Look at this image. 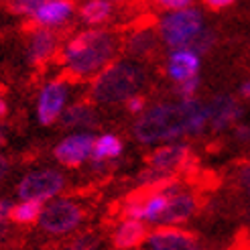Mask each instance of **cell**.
I'll use <instances>...</instances> for the list:
<instances>
[{
  "mask_svg": "<svg viewBox=\"0 0 250 250\" xmlns=\"http://www.w3.org/2000/svg\"><path fill=\"white\" fill-rule=\"evenodd\" d=\"M242 189H244V191H246V195H248V197H250V183H246V185H244V187H242Z\"/></svg>",
  "mask_w": 250,
  "mask_h": 250,
  "instance_id": "d6a6232c",
  "label": "cell"
},
{
  "mask_svg": "<svg viewBox=\"0 0 250 250\" xmlns=\"http://www.w3.org/2000/svg\"><path fill=\"white\" fill-rule=\"evenodd\" d=\"M155 2H157L161 8H165V10L169 12V10H183V8H189V6H193L195 0H155Z\"/></svg>",
  "mask_w": 250,
  "mask_h": 250,
  "instance_id": "484cf974",
  "label": "cell"
},
{
  "mask_svg": "<svg viewBox=\"0 0 250 250\" xmlns=\"http://www.w3.org/2000/svg\"><path fill=\"white\" fill-rule=\"evenodd\" d=\"M145 83V69L134 59H118L100 71L92 82L90 98L94 104L114 106L124 104L128 98L139 94Z\"/></svg>",
  "mask_w": 250,
  "mask_h": 250,
  "instance_id": "277c9868",
  "label": "cell"
},
{
  "mask_svg": "<svg viewBox=\"0 0 250 250\" xmlns=\"http://www.w3.org/2000/svg\"><path fill=\"white\" fill-rule=\"evenodd\" d=\"M242 106L240 102L230 94H218L209 100L208 104V114H209V124L208 126L214 132H224L230 126H234L242 116Z\"/></svg>",
  "mask_w": 250,
  "mask_h": 250,
  "instance_id": "8fae6325",
  "label": "cell"
},
{
  "mask_svg": "<svg viewBox=\"0 0 250 250\" xmlns=\"http://www.w3.org/2000/svg\"><path fill=\"white\" fill-rule=\"evenodd\" d=\"M157 47V35L151 29H143L141 33L132 35L126 43V51L132 57H145L151 55V51Z\"/></svg>",
  "mask_w": 250,
  "mask_h": 250,
  "instance_id": "44dd1931",
  "label": "cell"
},
{
  "mask_svg": "<svg viewBox=\"0 0 250 250\" xmlns=\"http://www.w3.org/2000/svg\"><path fill=\"white\" fill-rule=\"evenodd\" d=\"M45 2H47V0H10V10L17 12V15L33 17Z\"/></svg>",
  "mask_w": 250,
  "mask_h": 250,
  "instance_id": "7402d4cb",
  "label": "cell"
},
{
  "mask_svg": "<svg viewBox=\"0 0 250 250\" xmlns=\"http://www.w3.org/2000/svg\"><path fill=\"white\" fill-rule=\"evenodd\" d=\"M41 211H43V204L39 202H19V204H12L8 220L21 224V226H29V224H35L39 220Z\"/></svg>",
  "mask_w": 250,
  "mask_h": 250,
  "instance_id": "ffe728a7",
  "label": "cell"
},
{
  "mask_svg": "<svg viewBox=\"0 0 250 250\" xmlns=\"http://www.w3.org/2000/svg\"><path fill=\"white\" fill-rule=\"evenodd\" d=\"M124 106H126V110L130 112V114H143V112L146 110V100L143 94H134L132 98H128L126 102H124Z\"/></svg>",
  "mask_w": 250,
  "mask_h": 250,
  "instance_id": "d4e9b609",
  "label": "cell"
},
{
  "mask_svg": "<svg viewBox=\"0 0 250 250\" xmlns=\"http://www.w3.org/2000/svg\"><path fill=\"white\" fill-rule=\"evenodd\" d=\"M189 151H191L189 145L179 141L159 145L146 159V167H148L146 177L151 179V183L173 177V173L183 169L185 163L189 161Z\"/></svg>",
  "mask_w": 250,
  "mask_h": 250,
  "instance_id": "52a82bcc",
  "label": "cell"
},
{
  "mask_svg": "<svg viewBox=\"0 0 250 250\" xmlns=\"http://www.w3.org/2000/svg\"><path fill=\"white\" fill-rule=\"evenodd\" d=\"M234 141H238L242 145L250 143V124H244V122L236 124V126H234Z\"/></svg>",
  "mask_w": 250,
  "mask_h": 250,
  "instance_id": "4316f807",
  "label": "cell"
},
{
  "mask_svg": "<svg viewBox=\"0 0 250 250\" xmlns=\"http://www.w3.org/2000/svg\"><path fill=\"white\" fill-rule=\"evenodd\" d=\"M248 248H250V240H248Z\"/></svg>",
  "mask_w": 250,
  "mask_h": 250,
  "instance_id": "d590c367",
  "label": "cell"
},
{
  "mask_svg": "<svg viewBox=\"0 0 250 250\" xmlns=\"http://www.w3.org/2000/svg\"><path fill=\"white\" fill-rule=\"evenodd\" d=\"M148 236L146 224L139 220H122L112 232V246L116 250H132L145 244Z\"/></svg>",
  "mask_w": 250,
  "mask_h": 250,
  "instance_id": "2e32d148",
  "label": "cell"
},
{
  "mask_svg": "<svg viewBox=\"0 0 250 250\" xmlns=\"http://www.w3.org/2000/svg\"><path fill=\"white\" fill-rule=\"evenodd\" d=\"M199 209V199L195 193L179 189L169 197V204L159 220V226H181Z\"/></svg>",
  "mask_w": 250,
  "mask_h": 250,
  "instance_id": "4fadbf2b",
  "label": "cell"
},
{
  "mask_svg": "<svg viewBox=\"0 0 250 250\" xmlns=\"http://www.w3.org/2000/svg\"><path fill=\"white\" fill-rule=\"evenodd\" d=\"M59 47V39L51 29H41L37 27L29 35V43H27V59L31 65H43L45 61H49Z\"/></svg>",
  "mask_w": 250,
  "mask_h": 250,
  "instance_id": "5bb4252c",
  "label": "cell"
},
{
  "mask_svg": "<svg viewBox=\"0 0 250 250\" xmlns=\"http://www.w3.org/2000/svg\"><path fill=\"white\" fill-rule=\"evenodd\" d=\"M65 250H98V238L94 234H80L65 246Z\"/></svg>",
  "mask_w": 250,
  "mask_h": 250,
  "instance_id": "603a6c76",
  "label": "cell"
},
{
  "mask_svg": "<svg viewBox=\"0 0 250 250\" xmlns=\"http://www.w3.org/2000/svg\"><path fill=\"white\" fill-rule=\"evenodd\" d=\"M73 15V0H47V2L31 17L37 27L55 29L65 24Z\"/></svg>",
  "mask_w": 250,
  "mask_h": 250,
  "instance_id": "9a60e30c",
  "label": "cell"
},
{
  "mask_svg": "<svg viewBox=\"0 0 250 250\" xmlns=\"http://www.w3.org/2000/svg\"><path fill=\"white\" fill-rule=\"evenodd\" d=\"M67 179L57 169H37L27 173L17 185V195L22 202H51L65 189Z\"/></svg>",
  "mask_w": 250,
  "mask_h": 250,
  "instance_id": "8992f818",
  "label": "cell"
},
{
  "mask_svg": "<svg viewBox=\"0 0 250 250\" xmlns=\"http://www.w3.org/2000/svg\"><path fill=\"white\" fill-rule=\"evenodd\" d=\"M80 17L87 24H102L112 17V4L106 0H87L80 8Z\"/></svg>",
  "mask_w": 250,
  "mask_h": 250,
  "instance_id": "d6986e66",
  "label": "cell"
},
{
  "mask_svg": "<svg viewBox=\"0 0 250 250\" xmlns=\"http://www.w3.org/2000/svg\"><path fill=\"white\" fill-rule=\"evenodd\" d=\"M240 98L246 100V102H250V80H244L240 83Z\"/></svg>",
  "mask_w": 250,
  "mask_h": 250,
  "instance_id": "f546056e",
  "label": "cell"
},
{
  "mask_svg": "<svg viewBox=\"0 0 250 250\" xmlns=\"http://www.w3.org/2000/svg\"><path fill=\"white\" fill-rule=\"evenodd\" d=\"M94 141L96 136L87 130H80L73 132L65 139H61L55 148H53V157L57 163H61L63 167L69 169H78L80 165H83L87 159L92 157V148H94Z\"/></svg>",
  "mask_w": 250,
  "mask_h": 250,
  "instance_id": "9c48e42d",
  "label": "cell"
},
{
  "mask_svg": "<svg viewBox=\"0 0 250 250\" xmlns=\"http://www.w3.org/2000/svg\"><path fill=\"white\" fill-rule=\"evenodd\" d=\"M6 112H8V106H6V100H4L2 92H0V118H4V116H6Z\"/></svg>",
  "mask_w": 250,
  "mask_h": 250,
  "instance_id": "1f68e13d",
  "label": "cell"
},
{
  "mask_svg": "<svg viewBox=\"0 0 250 250\" xmlns=\"http://www.w3.org/2000/svg\"><path fill=\"white\" fill-rule=\"evenodd\" d=\"M236 0H204V4L209 10H224V8H230Z\"/></svg>",
  "mask_w": 250,
  "mask_h": 250,
  "instance_id": "83f0119b",
  "label": "cell"
},
{
  "mask_svg": "<svg viewBox=\"0 0 250 250\" xmlns=\"http://www.w3.org/2000/svg\"><path fill=\"white\" fill-rule=\"evenodd\" d=\"M209 124L208 104L197 98L148 106L132 124V134L141 145L177 143L183 136L202 134Z\"/></svg>",
  "mask_w": 250,
  "mask_h": 250,
  "instance_id": "6da1fadb",
  "label": "cell"
},
{
  "mask_svg": "<svg viewBox=\"0 0 250 250\" xmlns=\"http://www.w3.org/2000/svg\"><path fill=\"white\" fill-rule=\"evenodd\" d=\"M10 209H12V202H8V199H0V224H6V220L10 216Z\"/></svg>",
  "mask_w": 250,
  "mask_h": 250,
  "instance_id": "f1b7e54d",
  "label": "cell"
},
{
  "mask_svg": "<svg viewBox=\"0 0 250 250\" xmlns=\"http://www.w3.org/2000/svg\"><path fill=\"white\" fill-rule=\"evenodd\" d=\"M83 222V208L71 197H55L43 206L37 224L49 236H67Z\"/></svg>",
  "mask_w": 250,
  "mask_h": 250,
  "instance_id": "5b68a950",
  "label": "cell"
},
{
  "mask_svg": "<svg viewBox=\"0 0 250 250\" xmlns=\"http://www.w3.org/2000/svg\"><path fill=\"white\" fill-rule=\"evenodd\" d=\"M202 55L191 49H171L165 61V73L173 83H183L187 80L199 78Z\"/></svg>",
  "mask_w": 250,
  "mask_h": 250,
  "instance_id": "7c38bea8",
  "label": "cell"
},
{
  "mask_svg": "<svg viewBox=\"0 0 250 250\" xmlns=\"http://www.w3.org/2000/svg\"><path fill=\"white\" fill-rule=\"evenodd\" d=\"M61 124L69 126V128H83L90 132V128H94L98 124V112L87 102L71 104V106H67V110H63V114H61Z\"/></svg>",
  "mask_w": 250,
  "mask_h": 250,
  "instance_id": "e0dca14e",
  "label": "cell"
},
{
  "mask_svg": "<svg viewBox=\"0 0 250 250\" xmlns=\"http://www.w3.org/2000/svg\"><path fill=\"white\" fill-rule=\"evenodd\" d=\"M67 100H69V85L65 80L47 82L41 87L39 98H37V120H39V124L49 126V124L59 120L65 110Z\"/></svg>",
  "mask_w": 250,
  "mask_h": 250,
  "instance_id": "ba28073f",
  "label": "cell"
},
{
  "mask_svg": "<svg viewBox=\"0 0 250 250\" xmlns=\"http://www.w3.org/2000/svg\"><path fill=\"white\" fill-rule=\"evenodd\" d=\"M199 83H202V80H199V78L187 80V82H183V83H177L175 92H177L179 100H191V98H195V94H197V90H199Z\"/></svg>",
  "mask_w": 250,
  "mask_h": 250,
  "instance_id": "cb8c5ba5",
  "label": "cell"
},
{
  "mask_svg": "<svg viewBox=\"0 0 250 250\" xmlns=\"http://www.w3.org/2000/svg\"><path fill=\"white\" fill-rule=\"evenodd\" d=\"M2 145H4V136H2V130H0V148H2Z\"/></svg>",
  "mask_w": 250,
  "mask_h": 250,
  "instance_id": "e575fe53",
  "label": "cell"
},
{
  "mask_svg": "<svg viewBox=\"0 0 250 250\" xmlns=\"http://www.w3.org/2000/svg\"><path fill=\"white\" fill-rule=\"evenodd\" d=\"M8 167H10V165H8V159H6L2 153H0V179H2L4 175L8 173Z\"/></svg>",
  "mask_w": 250,
  "mask_h": 250,
  "instance_id": "4dcf8cb0",
  "label": "cell"
},
{
  "mask_svg": "<svg viewBox=\"0 0 250 250\" xmlns=\"http://www.w3.org/2000/svg\"><path fill=\"white\" fill-rule=\"evenodd\" d=\"M159 39L171 49H191L204 55L216 43V33L206 27L204 12L197 6L169 10L159 19Z\"/></svg>",
  "mask_w": 250,
  "mask_h": 250,
  "instance_id": "3957f363",
  "label": "cell"
},
{
  "mask_svg": "<svg viewBox=\"0 0 250 250\" xmlns=\"http://www.w3.org/2000/svg\"><path fill=\"white\" fill-rule=\"evenodd\" d=\"M146 250H199L195 234L181 226H157L145 240Z\"/></svg>",
  "mask_w": 250,
  "mask_h": 250,
  "instance_id": "30bf717a",
  "label": "cell"
},
{
  "mask_svg": "<svg viewBox=\"0 0 250 250\" xmlns=\"http://www.w3.org/2000/svg\"><path fill=\"white\" fill-rule=\"evenodd\" d=\"M122 155V141L116 134L106 132L96 136L94 141V148H92V163L96 169H102L106 161H114Z\"/></svg>",
  "mask_w": 250,
  "mask_h": 250,
  "instance_id": "ac0fdd59",
  "label": "cell"
},
{
  "mask_svg": "<svg viewBox=\"0 0 250 250\" xmlns=\"http://www.w3.org/2000/svg\"><path fill=\"white\" fill-rule=\"evenodd\" d=\"M120 49V41L114 33L87 29L78 33L76 37L61 49V61L65 71L76 80H94L100 71H104L112 61H116Z\"/></svg>",
  "mask_w": 250,
  "mask_h": 250,
  "instance_id": "7a4b0ae2",
  "label": "cell"
},
{
  "mask_svg": "<svg viewBox=\"0 0 250 250\" xmlns=\"http://www.w3.org/2000/svg\"><path fill=\"white\" fill-rule=\"evenodd\" d=\"M106 2H110V4H118V2H124V0H106Z\"/></svg>",
  "mask_w": 250,
  "mask_h": 250,
  "instance_id": "836d02e7",
  "label": "cell"
}]
</instances>
